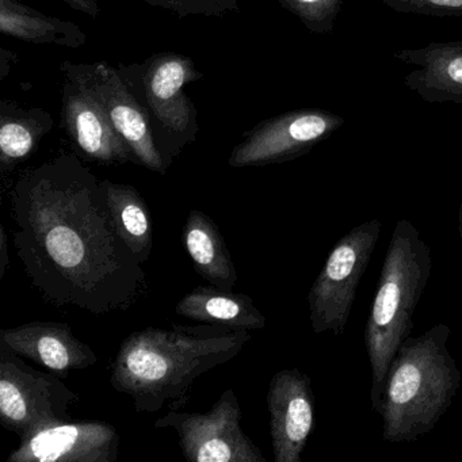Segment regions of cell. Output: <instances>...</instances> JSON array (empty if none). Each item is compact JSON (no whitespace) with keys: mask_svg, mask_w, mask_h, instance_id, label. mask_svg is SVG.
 <instances>
[{"mask_svg":"<svg viewBox=\"0 0 462 462\" xmlns=\"http://www.w3.org/2000/svg\"><path fill=\"white\" fill-rule=\"evenodd\" d=\"M430 245L411 221L399 220L392 232L377 291L364 331L372 367V407L380 413L389 366L412 331L413 315L431 275Z\"/></svg>","mask_w":462,"mask_h":462,"instance_id":"cell-4","label":"cell"},{"mask_svg":"<svg viewBox=\"0 0 462 462\" xmlns=\"http://www.w3.org/2000/svg\"><path fill=\"white\" fill-rule=\"evenodd\" d=\"M121 437L104 420L67 421L20 439L7 462H116Z\"/></svg>","mask_w":462,"mask_h":462,"instance_id":"cell-11","label":"cell"},{"mask_svg":"<svg viewBox=\"0 0 462 462\" xmlns=\"http://www.w3.org/2000/svg\"><path fill=\"white\" fill-rule=\"evenodd\" d=\"M345 118L323 109H299L256 124L229 155L234 169L294 161L328 139Z\"/></svg>","mask_w":462,"mask_h":462,"instance_id":"cell-9","label":"cell"},{"mask_svg":"<svg viewBox=\"0 0 462 462\" xmlns=\"http://www.w3.org/2000/svg\"><path fill=\"white\" fill-rule=\"evenodd\" d=\"M55 120L47 110L0 101V170L4 175L31 158L40 143L52 132Z\"/></svg>","mask_w":462,"mask_h":462,"instance_id":"cell-18","label":"cell"},{"mask_svg":"<svg viewBox=\"0 0 462 462\" xmlns=\"http://www.w3.org/2000/svg\"><path fill=\"white\" fill-rule=\"evenodd\" d=\"M313 34H329L334 31L345 0H277Z\"/></svg>","mask_w":462,"mask_h":462,"instance_id":"cell-21","label":"cell"},{"mask_svg":"<svg viewBox=\"0 0 462 462\" xmlns=\"http://www.w3.org/2000/svg\"><path fill=\"white\" fill-rule=\"evenodd\" d=\"M182 237L199 275L210 285L234 289L237 273L217 224L202 210L193 209L186 218Z\"/></svg>","mask_w":462,"mask_h":462,"instance_id":"cell-17","label":"cell"},{"mask_svg":"<svg viewBox=\"0 0 462 462\" xmlns=\"http://www.w3.org/2000/svg\"><path fill=\"white\" fill-rule=\"evenodd\" d=\"M67 6L71 7L75 12L82 13L88 17L98 18L101 15V6H99L98 0H61Z\"/></svg>","mask_w":462,"mask_h":462,"instance_id":"cell-24","label":"cell"},{"mask_svg":"<svg viewBox=\"0 0 462 462\" xmlns=\"http://www.w3.org/2000/svg\"><path fill=\"white\" fill-rule=\"evenodd\" d=\"M380 232L377 218L359 224L328 254L308 294L310 327L315 334L332 332L337 337L345 332Z\"/></svg>","mask_w":462,"mask_h":462,"instance_id":"cell-7","label":"cell"},{"mask_svg":"<svg viewBox=\"0 0 462 462\" xmlns=\"http://www.w3.org/2000/svg\"><path fill=\"white\" fill-rule=\"evenodd\" d=\"M10 202L18 259L48 302L105 315L142 299L143 263L118 234L101 180L77 155L23 171Z\"/></svg>","mask_w":462,"mask_h":462,"instance_id":"cell-1","label":"cell"},{"mask_svg":"<svg viewBox=\"0 0 462 462\" xmlns=\"http://www.w3.org/2000/svg\"><path fill=\"white\" fill-rule=\"evenodd\" d=\"M250 340V331L212 324L150 327L121 343L110 383L131 397L136 412L178 410L188 402L197 378L239 356Z\"/></svg>","mask_w":462,"mask_h":462,"instance_id":"cell-2","label":"cell"},{"mask_svg":"<svg viewBox=\"0 0 462 462\" xmlns=\"http://www.w3.org/2000/svg\"><path fill=\"white\" fill-rule=\"evenodd\" d=\"M0 32L29 44L72 50L88 42V36L77 23L44 14L23 4V0H0Z\"/></svg>","mask_w":462,"mask_h":462,"instance_id":"cell-19","label":"cell"},{"mask_svg":"<svg viewBox=\"0 0 462 462\" xmlns=\"http://www.w3.org/2000/svg\"><path fill=\"white\" fill-rule=\"evenodd\" d=\"M61 125L83 158L101 164L134 162L131 151L96 97L79 80L63 75Z\"/></svg>","mask_w":462,"mask_h":462,"instance_id":"cell-13","label":"cell"},{"mask_svg":"<svg viewBox=\"0 0 462 462\" xmlns=\"http://www.w3.org/2000/svg\"><path fill=\"white\" fill-rule=\"evenodd\" d=\"M175 313L189 320L232 329L264 328L266 318L247 294L215 285L196 286L178 301Z\"/></svg>","mask_w":462,"mask_h":462,"instance_id":"cell-16","label":"cell"},{"mask_svg":"<svg viewBox=\"0 0 462 462\" xmlns=\"http://www.w3.org/2000/svg\"><path fill=\"white\" fill-rule=\"evenodd\" d=\"M118 72L144 107L156 147L169 170L199 136V113L185 88L204 79L189 56L161 52L143 63L118 64Z\"/></svg>","mask_w":462,"mask_h":462,"instance_id":"cell-5","label":"cell"},{"mask_svg":"<svg viewBox=\"0 0 462 462\" xmlns=\"http://www.w3.org/2000/svg\"><path fill=\"white\" fill-rule=\"evenodd\" d=\"M0 280L5 277V272L9 267V245H7V234L4 224L0 226Z\"/></svg>","mask_w":462,"mask_h":462,"instance_id":"cell-25","label":"cell"},{"mask_svg":"<svg viewBox=\"0 0 462 462\" xmlns=\"http://www.w3.org/2000/svg\"><path fill=\"white\" fill-rule=\"evenodd\" d=\"M459 236H461L462 242V205L461 208H459Z\"/></svg>","mask_w":462,"mask_h":462,"instance_id":"cell-27","label":"cell"},{"mask_svg":"<svg viewBox=\"0 0 462 462\" xmlns=\"http://www.w3.org/2000/svg\"><path fill=\"white\" fill-rule=\"evenodd\" d=\"M9 346L0 347V421L20 437L71 421V410L79 394L58 374L26 365Z\"/></svg>","mask_w":462,"mask_h":462,"instance_id":"cell-6","label":"cell"},{"mask_svg":"<svg viewBox=\"0 0 462 462\" xmlns=\"http://www.w3.org/2000/svg\"><path fill=\"white\" fill-rule=\"evenodd\" d=\"M451 329L435 324L420 337H408L394 356L380 415L386 442H412L431 431L453 404L461 372L448 348Z\"/></svg>","mask_w":462,"mask_h":462,"instance_id":"cell-3","label":"cell"},{"mask_svg":"<svg viewBox=\"0 0 462 462\" xmlns=\"http://www.w3.org/2000/svg\"><path fill=\"white\" fill-rule=\"evenodd\" d=\"M396 60L416 67L404 83L429 104H462V42H432L393 53Z\"/></svg>","mask_w":462,"mask_h":462,"instance_id":"cell-15","label":"cell"},{"mask_svg":"<svg viewBox=\"0 0 462 462\" xmlns=\"http://www.w3.org/2000/svg\"><path fill=\"white\" fill-rule=\"evenodd\" d=\"M150 6L167 10L178 18L186 17H224L239 13L237 0H137Z\"/></svg>","mask_w":462,"mask_h":462,"instance_id":"cell-22","label":"cell"},{"mask_svg":"<svg viewBox=\"0 0 462 462\" xmlns=\"http://www.w3.org/2000/svg\"><path fill=\"white\" fill-rule=\"evenodd\" d=\"M267 410L275 462H301L315 426V396L310 375L299 369L275 373L267 391Z\"/></svg>","mask_w":462,"mask_h":462,"instance_id":"cell-12","label":"cell"},{"mask_svg":"<svg viewBox=\"0 0 462 462\" xmlns=\"http://www.w3.org/2000/svg\"><path fill=\"white\" fill-rule=\"evenodd\" d=\"M386 7L404 14L429 17H462V0H381Z\"/></svg>","mask_w":462,"mask_h":462,"instance_id":"cell-23","label":"cell"},{"mask_svg":"<svg viewBox=\"0 0 462 462\" xmlns=\"http://www.w3.org/2000/svg\"><path fill=\"white\" fill-rule=\"evenodd\" d=\"M17 61V55L10 52V51L2 48L0 50V80H4L5 78L9 75L10 67Z\"/></svg>","mask_w":462,"mask_h":462,"instance_id":"cell-26","label":"cell"},{"mask_svg":"<svg viewBox=\"0 0 462 462\" xmlns=\"http://www.w3.org/2000/svg\"><path fill=\"white\" fill-rule=\"evenodd\" d=\"M60 71L82 82L104 107L118 136L134 156V163L150 171L166 174L163 158L156 147L150 118L145 113L117 67L105 61L75 64L64 61Z\"/></svg>","mask_w":462,"mask_h":462,"instance_id":"cell-10","label":"cell"},{"mask_svg":"<svg viewBox=\"0 0 462 462\" xmlns=\"http://www.w3.org/2000/svg\"><path fill=\"white\" fill-rule=\"evenodd\" d=\"M118 234L142 263L152 251V218L147 202L132 185L101 180Z\"/></svg>","mask_w":462,"mask_h":462,"instance_id":"cell-20","label":"cell"},{"mask_svg":"<svg viewBox=\"0 0 462 462\" xmlns=\"http://www.w3.org/2000/svg\"><path fill=\"white\" fill-rule=\"evenodd\" d=\"M0 340L23 358L47 367L60 377L85 370L99 361L96 351L75 337L71 327L59 321H29L2 329Z\"/></svg>","mask_w":462,"mask_h":462,"instance_id":"cell-14","label":"cell"},{"mask_svg":"<svg viewBox=\"0 0 462 462\" xmlns=\"http://www.w3.org/2000/svg\"><path fill=\"white\" fill-rule=\"evenodd\" d=\"M242 407L234 389L223 392L208 412L170 410L156 430L174 429L183 457L191 462H266L261 448L243 431Z\"/></svg>","mask_w":462,"mask_h":462,"instance_id":"cell-8","label":"cell"}]
</instances>
